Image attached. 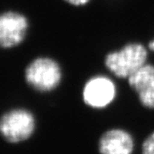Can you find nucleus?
<instances>
[{"label":"nucleus","instance_id":"nucleus-1","mask_svg":"<svg viewBox=\"0 0 154 154\" xmlns=\"http://www.w3.org/2000/svg\"><path fill=\"white\" fill-rule=\"evenodd\" d=\"M147 50L140 43H128L105 57L107 69L119 78H128L146 64Z\"/></svg>","mask_w":154,"mask_h":154},{"label":"nucleus","instance_id":"nucleus-2","mask_svg":"<svg viewBox=\"0 0 154 154\" xmlns=\"http://www.w3.org/2000/svg\"><path fill=\"white\" fill-rule=\"evenodd\" d=\"M62 77L59 63L48 57H38L31 61L24 72L27 84L40 93L53 91L59 86Z\"/></svg>","mask_w":154,"mask_h":154},{"label":"nucleus","instance_id":"nucleus-3","mask_svg":"<svg viewBox=\"0 0 154 154\" xmlns=\"http://www.w3.org/2000/svg\"><path fill=\"white\" fill-rule=\"evenodd\" d=\"M35 128L36 120L33 114L22 108L8 110L0 120L1 134L10 143H20L28 140Z\"/></svg>","mask_w":154,"mask_h":154},{"label":"nucleus","instance_id":"nucleus-4","mask_svg":"<svg viewBox=\"0 0 154 154\" xmlns=\"http://www.w3.org/2000/svg\"><path fill=\"white\" fill-rule=\"evenodd\" d=\"M116 88L114 82L105 75H95L88 79L82 89V99L86 105L94 109H104L115 100Z\"/></svg>","mask_w":154,"mask_h":154},{"label":"nucleus","instance_id":"nucleus-5","mask_svg":"<svg viewBox=\"0 0 154 154\" xmlns=\"http://www.w3.org/2000/svg\"><path fill=\"white\" fill-rule=\"evenodd\" d=\"M28 20L22 13L6 11L0 17V45L4 49L17 46L26 38Z\"/></svg>","mask_w":154,"mask_h":154},{"label":"nucleus","instance_id":"nucleus-6","mask_svg":"<svg viewBox=\"0 0 154 154\" xmlns=\"http://www.w3.org/2000/svg\"><path fill=\"white\" fill-rule=\"evenodd\" d=\"M128 82L142 106L154 109V65L146 63L128 77Z\"/></svg>","mask_w":154,"mask_h":154},{"label":"nucleus","instance_id":"nucleus-7","mask_svg":"<svg viewBox=\"0 0 154 154\" xmlns=\"http://www.w3.org/2000/svg\"><path fill=\"white\" fill-rule=\"evenodd\" d=\"M134 141L131 134L122 128H112L105 132L99 139L100 154H132Z\"/></svg>","mask_w":154,"mask_h":154},{"label":"nucleus","instance_id":"nucleus-8","mask_svg":"<svg viewBox=\"0 0 154 154\" xmlns=\"http://www.w3.org/2000/svg\"><path fill=\"white\" fill-rule=\"evenodd\" d=\"M141 154H154V132L150 134L144 140L141 146Z\"/></svg>","mask_w":154,"mask_h":154},{"label":"nucleus","instance_id":"nucleus-9","mask_svg":"<svg viewBox=\"0 0 154 154\" xmlns=\"http://www.w3.org/2000/svg\"><path fill=\"white\" fill-rule=\"evenodd\" d=\"M68 4H70L75 6H82L87 5L90 2V0H64Z\"/></svg>","mask_w":154,"mask_h":154},{"label":"nucleus","instance_id":"nucleus-10","mask_svg":"<svg viewBox=\"0 0 154 154\" xmlns=\"http://www.w3.org/2000/svg\"><path fill=\"white\" fill-rule=\"evenodd\" d=\"M149 49L152 50V51H154V40H152V41H151L150 43H149Z\"/></svg>","mask_w":154,"mask_h":154}]
</instances>
